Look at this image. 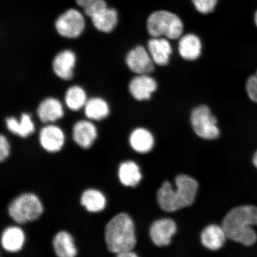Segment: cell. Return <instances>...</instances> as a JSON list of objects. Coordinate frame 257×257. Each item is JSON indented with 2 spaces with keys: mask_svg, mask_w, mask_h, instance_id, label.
Returning a JSON list of instances; mask_svg holds the SVG:
<instances>
[{
  "mask_svg": "<svg viewBox=\"0 0 257 257\" xmlns=\"http://www.w3.org/2000/svg\"><path fill=\"white\" fill-rule=\"evenodd\" d=\"M227 238L222 226L211 224L202 231L201 240L205 248L216 250L222 247Z\"/></svg>",
  "mask_w": 257,
  "mask_h": 257,
  "instance_id": "ac0fdd59",
  "label": "cell"
},
{
  "mask_svg": "<svg viewBox=\"0 0 257 257\" xmlns=\"http://www.w3.org/2000/svg\"><path fill=\"white\" fill-rule=\"evenodd\" d=\"M117 255L118 257H137L138 256L136 253L133 251V250L121 252L120 253H118Z\"/></svg>",
  "mask_w": 257,
  "mask_h": 257,
  "instance_id": "1f68e13d",
  "label": "cell"
},
{
  "mask_svg": "<svg viewBox=\"0 0 257 257\" xmlns=\"http://www.w3.org/2000/svg\"><path fill=\"white\" fill-rule=\"evenodd\" d=\"M88 98L84 89L79 85H73L67 90L64 96L67 107L72 111H79L84 108Z\"/></svg>",
  "mask_w": 257,
  "mask_h": 257,
  "instance_id": "484cf974",
  "label": "cell"
},
{
  "mask_svg": "<svg viewBox=\"0 0 257 257\" xmlns=\"http://www.w3.org/2000/svg\"><path fill=\"white\" fill-rule=\"evenodd\" d=\"M108 7L107 3L105 0H95L94 2L83 9L84 14L91 18L98 12Z\"/></svg>",
  "mask_w": 257,
  "mask_h": 257,
  "instance_id": "f1b7e54d",
  "label": "cell"
},
{
  "mask_svg": "<svg viewBox=\"0 0 257 257\" xmlns=\"http://www.w3.org/2000/svg\"><path fill=\"white\" fill-rule=\"evenodd\" d=\"M257 226V207L243 205L234 208L224 217L223 229L227 238L245 246H251L256 242L257 234L252 228Z\"/></svg>",
  "mask_w": 257,
  "mask_h": 257,
  "instance_id": "6da1fadb",
  "label": "cell"
},
{
  "mask_svg": "<svg viewBox=\"0 0 257 257\" xmlns=\"http://www.w3.org/2000/svg\"><path fill=\"white\" fill-rule=\"evenodd\" d=\"M105 240L112 253H120L133 250L137 239L133 220L126 213L116 215L108 221L105 228Z\"/></svg>",
  "mask_w": 257,
  "mask_h": 257,
  "instance_id": "3957f363",
  "label": "cell"
},
{
  "mask_svg": "<svg viewBox=\"0 0 257 257\" xmlns=\"http://www.w3.org/2000/svg\"><path fill=\"white\" fill-rule=\"evenodd\" d=\"M90 19L96 30L103 33H110L118 24V12L114 8L108 6Z\"/></svg>",
  "mask_w": 257,
  "mask_h": 257,
  "instance_id": "e0dca14e",
  "label": "cell"
},
{
  "mask_svg": "<svg viewBox=\"0 0 257 257\" xmlns=\"http://www.w3.org/2000/svg\"><path fill=\"white\" fill-rule=\"evenodd\" d=\"M245 90L250 100L257 104V70L247 79Z\"/></svg>",
  "mask_w": 257,
  "mask_h": 257,
  "instance_id": "4316f807",
  "label": "cell"
},
{
  "mask_svg": "<svg viewBox=\"0 0 257 257\" xmlns=\"http://www.w3.org/2000/svg\"><path fill=\"white\" fill-rule=\"evenodd\" d=\"M253 22H254L255 27L257 28V10L255 12L254 16H253Z\"/></svg>",
  "mask_w": 257,
  "mask_h": 257,
  "instance_id": "836d02e7",
  "label": "cell"
},
{
  "mask_svg": "<svg viewBox=\"0 0 257 257\" xmlns=\"http://www.w3.org/2000/svg\"><path fill=\"white\" fill-rule=\"evenodd\" d=\"M9 214L16 223L24 224L39 218L43 212V204L36 195L26 193L10 204Z\"/></svg>",
  "mask_w": 257,
  "mask_h": 257,
  "instance_id": "5b68a950",
  "label": "cell"
},
{
  "mask_svg": "<svg viewBox=\"0 0 257 257\" xmlns=\"http://www.w3.org/2000/svg\"><path fill=\"white\" fill-rule=\"evenodd\" d=\"M97 137L94 124L88 120H80L74 125L73 138L75 142L84 149H89Z\"/></svg>",
  "mask_w": 257,
  "mask_h": 257,
  "instance_id": "5bb4252c",
  "label": "cell"
},
{
  "mask_svg": "<svg viewBox=\"0 0 257 257\" xmlns=\"http://www.w3.org/2000/svg\"><path fill=\"white\" fill-rule=\"evenodd\" d=\"M175 183L176 190L166 181L157 192L159 205L166 211L174 212L194 203L198 188L197 181L188 175H180L177 176Z\"/></svg>",
  "mask_w": 257,
  "mask_h": 257,
  "instance_id": "7a4b0ae2",
  "label": "cell"
},
{
  "mask_svg": "<svg viewBox=\"0 0 257 257\" xmlns=\"http://www.w3.org/2000/svg\"><path fill=\"white\" fill-rule=\"evenodd\" d=\"M158 85L150 75H137L128 83V91L134 99L139 101L149 100Z\"/></svg>",
  "mask_w": 257,
  "mask_h": 257,
  "instance_id": "9c48e42d",
  "label": "cell"
},
{
  "mask_svg": "<svg viewBox=\"0 0 257 257\" xmlns=\"http://www.w3.org/2000/svg\"><path fill=\"white\" fill-rule=\"evenodd\" d=\"M169 40L165 37H152L148 42L147 49L156 65L165 66L169 63L173 53Z\"/></svg>",
  "mask_w": 257,
  "mask_h": 257,
  "instance_id": "7c38bea8",
  "label": "cell"
},
{
  "mask_svg": "<svg viewBox=\"0 0 257 257\" xmlns=\"http://www.w3.org/2000/svg\"><path fill=\"white\" fill-rule=\"evenodd\" d=\"M54 27L61 37L75 39L79 37L85 30V18L78 10L70 8L59 16Z\"/></svg>",
  "mask_w": 257,
  "mask_h": 257,
  "instance_id": "52a82bcc",
  "label": "cell"
},
{
  "mask_svg": "<svg viewBox=\"0 0 257 257\" xmlns=\"http://www.w3.org/2000/svg\"><path fill=\"white\" fill-rule=\"evenodd\" d=\"M76 63V56L73 51L64 50L54 57L53 70L55 75L61 79L69 80L73 76Z\"/></svg>",
  "mask_w": 257,
  "mask_h": 257,
  "instance_id": "30bf717a",
  "label": "cell"
},
{
  "mask_svg": "<svg viewBox=\"0 0 257 257\" xmlns=\"http://www.w3.org/2000/svg\"><path fill=\"white\" fill-rule=\"evenodd\" d=\"M81 204L88 211L96 213L104 210L106 199L100 191L90 189L83 193Z\"/></svg>",
  "mask_w": 257,
  "mask_h": 257,
  "instance_id": "d4e9b609",
  "label": "cell"
},
{
  "mask_svg": "<svg viewBox=\"0 0 257 257\" xmlns=\"http://www.w3.org/2000/svg\"><path fill=\"white\" fill-rule=\"evenodd\" d=\"M118 177L122 184L135 187L142 179L140 168L132 161L121 163L118 169Z\"/></svg>",
  "mask_w": 257,
  "mask_h": 257,
  "instance_id": "cb8c5ba5",
  "label": "cell"
},
{
  "mask_svg": "<svg viewBox=\"0 0 257 257\" xmlns=\"http://www.w3.org/2000/svg\"><path fill=\"white\" fill-rule=\"evenodd\" d=\"M37 114L43 123L56 121L64 115L63 105L57 98H47L38 105Z\"/></svg>",
  "mask_w": 257,
  "mask_h": 257,
  "instance_id": "2e32d148",
  "label": "cell"
},
{
  "mask_svg": "<svg viewBox=\"0 0 257 257\" xmlns=\"http://www.w3.org/2000/svg\"><path fill=\"white\" fill-rule=\"evenodd\" d=\"M65 137L63 132L55 125H47L41 128L40 142L48 152H59L63 146Z\"/></svg>",
  "mask_w": 257,
  "mask_h": 257,
  "instance_id": "4fadbf2b",
  "label": "cell"
},
{
  "mask_svg": "<svg viewBox=\"0 0 257 257\" xmlns=\"http://www.w3.org/2000/svg\"><path fill=\"white\" fill-rule=\"evenodd\" d=\"M83 108L86 117L90 120H101L110 114L107 101L98 96L88 99Z\"/></svg>",
  "mask_w": 257,
  "mask_h": 257,
  "instance_id": "44dd1931",
  "label": "cell"
},
{
  "mask_svg": "<svg viewBox=\"0 0 257 257\" xmlns=\"http://www.w3.org/2000/svg\"><path fill=\"white\" fill-rule=\"evenodd\" d=\"M130 144L136 152L146 153L152 150L154 140L152 133L145 128H137L131 134Z\"/></svg>",
  "mask_w": 257,
  "mask_h": 257,
  "instance_id": "ffe728a7",
  "label": "cell"
},
{
  "mask_svg": "<svg viewBox=\"0 0 257 257\" xmlns=\"http://www.w3.org/2000/svg\"><path fill=\"white\" fill-rule=\"evenodd\" d=\"M54 251L59 257H73L77 255L72 237L69 233L61 231L54 236L53 241Z\"/></svg>",
  "mask_w": 257,
  "mask_h": 257,
  "instance_id": "603a6c76",
  "label": "cell"
},
{
  "mask_svg": "<svg viewBox=\"0 0 257 257\" xmlns=\"http://www.w3.org/2000/svg\"><path fill=\"white\" fill-rule=\"evenodd\" d=\"M6 123L10 132L22 138L28 137L35 131V125L31 115L26 112L22 114L20 121L10 117L6 118Z\"/></svg>",
  "mask_w": 257,
  "mask_h": 257,
  "instance_id": "7402d4cb",
  "label": "cell"
},
{
  "mask_svg": "<svg viewBox=\"0 0 257 257\" xmlns=\"http://www.w3.org/2000/svg\"><path fill=\"white\" fill-rule=\"evenodd\" d=\"M178 51L180 56L187 61H195L201 56L202 43L197 35L188 34L179 38Z\"/></svg>",
  "mask_w": 257,
  "mask_h": 257,
  "instance_id": "9a60e30c",
  "label": "cell"
},
{
  "mask_svg": "<svg viewBox=\"0 0 257 257\" xmlns=\"http://www.w3.org/2000/svg\"><path fill=\"white\" fill-rule=\"evenodd\" d=\"M177 230L175 221L170 218H163L153 223L150 228V237L156 245H168L172 237Z\"/></svg>",
  "mask_w": 257,
  "mask_h": 257,
  "instance_id": "8fae6325",
  "label": "cell"
},
{
  "mask_svg": "<svg viewBox=\"0 0 257 257\" xmlns=\"http://www.w3.org/2000/svg\"><path fill=\"white\" fill-rule=\"evenodd\" d=\"M95 0H75L76 5L80 8L84 9L87 8L90 5H91Z\"/></svg>",
  "mask_w": 257,
  "mask_h": 257,
  "instance_id": "4dcf8cb0",
  "label": "cell"
},
{
  "mask_svg": "<svg viewBox=\"0 0 257 257\" xmlns=\"http://www.w3.org/2000/svg\"><path fill=\"white\" fill-rule=\"evenodd\" d=\"M25 239L24 232L20 227H9L3 232L2 245L8 252H18L23 247Z\"/></svg>",
  "mask_w": 257,
  "mask_h": 257,
  "instance_id": "d6986e66",
  "label": "cell"
},
{
  "mask_svg": "<svg viewBox=\"0 0 257 257\" xmlns=\"http://www.w3.org/2000/svg\"><path fill=\"white\" fill-rule=\"evenodd\" d=\"M192 1L198 12L207 15L214 11L218 0H192Z\"/></svg>",
  "mask_w": 257,
  "mask_h": 257,
  "instance_id": "83f0119b",
  "label": "cell"
},
{
  "mask_svg": "<svg viewBox=\"0 0 257 257\" xmlns=\"http://www.w3.org/2000/svg\"><path fill=\"white\" fill-rule=\"evenodd\" d=\"M253 165H254V166L257 168V152L254 154V156H253Z\"/></svg>",
  "mask_w": 257,
  "mask_h": 257,
  "instance_id": "d6a6232c",
  "label": "cell"
},
{
  "mask_svg": "<svg viewBox=\"0 0 257 257\" xmlns=\"http://www.w3.org/2000/svg\"><path fill=\"white\" fill-rule=\"evenodd\" d=\"M125 61L128 68L136 75H150L155 67L149 50L142 46H137L128 51Z\"/></svg>",
  "mask_w": 257,
  "mask_h": 257,
  "instance_id": "ba28073f",
  "label": "cell"
},
{
  "mask_svg": "<svg viewBox=\"0 0 257 257\" xmlns=\"http://www.w3.org/2000/svg\"><path fill=\"white\" fill-rule=\"evenodd\" d=\"M193 130L199 137L205 140L216 139L220 136L217 118L212 114L206 105H200L193 109L191 114Z\"/></svg>",
  "mask_w": 257,
  "mask_h": 257,
  "instance_id": "8992f818",
  "label": "cell"
},
{
  "mask_svg": "<svg viewBox=\"0 0 257 257\" xmlns=\"http://www.w3.org/2000/svg\"><path fill=\"white\" fill-rule=\"evenodd\" d=\"M147 29L152 37L176 40L182 36L184 25L178 15L169 11H159L150 15Z\"/></svg>",
  "mask_w": 257,
  "mask_h": 257,
  "instance_id": "277c9868",
  "label": "cell"
},
{
  "mask_svg": "<svg viewBox=\"0 0 257 257\" xmlns=\"http://www.w3.org/2000/svg\"><path fill=\"white\" fill-rule=\"evenodd\" d=\"M10 154V146L7 138L3 135L0 137V161L3 162Z\"/></svg>",
  "mask_w": 257,
  "mask_h": 257,
  "instance_id": "f546056e",
  "label": "cell"
}]
</instances>
